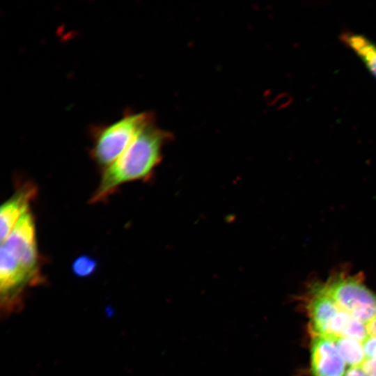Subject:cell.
I'll list each match as a JSON object with an SVG mask.
<instances>
[{"mask_svg": "<svg viewBox=\"0 0 376 376\" xmlns=\"http://www.w3.org/2000/svg\"><path fill=\"white\" fill-rule=\"evenodd\" d=\"M96 267V262L89 256H80L72 265V269L78 276H86L92 274Z\"/></svg>", "mask_w": 376, "mask_h": 376, "instance_id": "cell-10", "label": "cell"}, {"mask_svg": "<svg viewBox=\"0 0 376 376\" xmlns=\"http://www.w3.org/2000/svg\"><path fill=\"white\" fill-rule=\"evenodd\" d=\"M170 134L155 126L153 120L137 134L120 156L102 170L100 182L90 202L105 201L122 185L150 176L162 159V150Z\"/></svg>", "mask_w": 376, "mask_h": 376, "instance_id": "cell-2", "label": "cell"}, {"mask_svg": "<svg viewBox=\"0 0 376 376\" xmlns=\"http://www.w3.org/2000/svg\"><path fill=\"white\" fill-rule=\"evenodd\" d=\"M340 40L355 52L376 78V44L363 35L351 32L343 33Z\"/></svg>", "mask_w": 376, "mask_h": 376, "instance_id": "cell-8", "label": "cell"}, {"mask_svg": "<svg viewBox=\"0 0 376 376\" xmlns=\"http://www.w3.org/2000/svg\"><path fill=\"white\" fill-rule=\"evenodd\" d=\"M362 345L366 359H376V338L368 336Z\"/></svg>", "mask_w": 376, "mask_h": 376, "instance_id": "cell-11", "label": "cell"}, {"mask_svg": "<svg viewBox=\"0 0 376 376\" xmlns=\"http://www.w3.org/2000/svg\"><path fill=\"white\" fill-rule=\"evenodd\" d=\"M312 376H345L346 363L329 338L313 335L311 344Z\"/></svg>", "mask_w": 376, "mask_h": 376, "instance_id": "cell-5", "label": "cell"}, {"mask_svg": "<svg viewBox=\"0 0 376 376\" xmlns=\"http://www.w3.org/2000/svg\"><path fill=\"white\" fill-rule=\"evenodd\" d=\"M0 251L1 309L7 316L22 310L26 288L44 282L30 210L1 243Z\"/></svg>", "mask_w": 376, "mask_h": 376, "instance_id": "cell-1", "label": "cell"}, {"mask_svg": "<svg viewBox=\"0 0 376 376\" xmlns=\"http://www.w3.org/2000/svg\"><path fill=\"white\" fill-rule=\"evenodd\" d=\"M345 376H370L361 366H351L345 373Z\"/></svg>", "mask_w": 376, "mask_h": 376, "instance_id": "cell-13", "label": "cell"}, {"mask_svg": "<svg viewBox=\"0 0 376 376\" xmlns=\"http://www.w3.org/2000/svg\"><path fill=\"white\" fill-rule=\"evenodd\" d=\"M153 120L150 113L126 111L117 120L91 129V156L102 170L112 164L141 130Z\"/></svg>", "mask_w": 376, "mask_h": 376, "instance_id": "cell-3", "label": "cell"}, {"mask_svg": "<svg viewBox=\"0 0 376 376\" xmlns=\"http://www.w3.org/2000/svg\"><path fill=\"white\" fill-rule=\"evenodd\" d=\"M341 308L322 289L315 284L311 289L308 304L311 330L313 335L324 336L328 327Z\"/></svg>", "mask_w": 376, "mask_h": 376, "instance_id": "cell-7", "label": "cell"}, {"mask_svg": "<svg viewBox=\"0 0 376 376\" xmlns=\"http://www.w3.org/2000/svg\"><path fill=\"white\" fill-rule=\"evenodd\" d=\"M368 336L376 338V315L366 324Z\"/></svg>", "mask_w": 376, "mask_h": 376, "instance_id": "cell-14", "label": "cell"}, {"mask_svg": "<svg viewBox=\"0 0 376 376\" xmlns=\"http://www.w3.org/2000/svg\"><path fill=\"white\" fill-rule=\"evenodd\" d=\"M37 189L31 182H25L6 201L0 209V240L3 242L21 217L29 211L31 201L36 196Z\"/></svg>", "mask_w": 376, "mask_h": 376, "instance_id": "cell-6", "label": "cell"}, {"mask_svg": "<svg viewBox=\"0 0 376 376\" xmlns=\"http://www.w3.org/2000/svg\"><path fill=\"white\" fill-rule=\"evenodd\" d=\"M361 366L370 376H376V359H366Z\"/></svg>", "mask_w": 376, "mask_h": 376, "instance_id": "cell-12", "label": "cell"}, {"mask_svg": "<svg viewBox=\"0 0 376 376\" xmlns=\"http://www.w3.org/2000/svg\"><path fill=\"white\" fill-rule=\"evenodd\" d=\"M319 284L342 310L365 324L376 315V295L358 276L339 272Z\"/></svg>", "mask_w": 376, "mask_h": 376, "instance_id": "cell-4", "label": "cell"}, {"mask_svg": "<svg viewBox=\"0 0 376 376\" xmlns=\"http://www.w3.org/2000/svg\"><path fill=\"white\" fill-rule=\"evenodd\" d=\"M328 338L335 343L346 364L350 367L361 366L366 360L361 342L344 336H334Z\"/></svg>", "mask_w": 376, "mask_h": 376, "instance_id": "cell-9", "label": "cell"}]
</instances>
